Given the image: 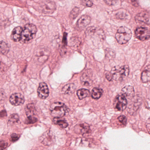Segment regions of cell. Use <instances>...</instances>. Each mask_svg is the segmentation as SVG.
I'll return each instance as SVG.
<instances>
[{
    "label": "cell",
    "instance_id": "3957f363",
    "mask_svg": "<svg viewBox=\"0 0 150 150\" xmlns=\"http://www.w3.org/2000/svg\"><path fill=\"white\" fill-rule=\"evenodd\" d=\"M129 72V66L127 65L115 67L112 68L111 71L113 79L117 81H120L125 79L128 77Z\"/></svg>",
    "mask_w": 150,
    "mask_h": 150
},
{
    "label": "cell",
    "instance_id": "7c38bea8",
    "mask_svg": "<svg viewBox=\"0 0 150 150\" xmlns=\"http://www.w3.org/2000/svg\"><path fill=\"white\" fill-rule=\"evenodd\" d=\"M135 19L137 22L150 24V14L147 12H141L135 16Z\"/></svg>",
    "mask_w": 150,
    "mask_h": 150
},
{
    "label": "cell",
    "instance_id": "5b68a950",
    "mask_svg": "<svg viewBox=\"0 0 150 150\" xmlns=\"http://www.w3.org/2000/svg\"><path fill=\"white\" fill-rule=\"evenodd\" d=\"M25 112L28 117V120L26 124H33L38 121L36 117V110L33 103H29L26 106Z\"/></svg>",
    "mask_w": 150,
    "mask_h": 150
},
{
    "label": "cell",
    "instance_id": "4316f807",
    "mask_svg": "<svg viewBox=\"0 0 150 150\" xmlns=\"http://www.w3.org/2000/svg\"><path fill=\"white\" fill-rule=\"evenodd\" d=\"M81 4L83 6L89 7L92 6L93 5V2L91 1H81Z\"/></svg>",
    "mask_w": 150,
    "mask_h": 150
},
{
    "label": "cell",
    "instance_id": "44dd1931",
    "mask_svg": "<svg viewBox=\"0 0 150 150\" xmlns=\"http://www.w3.org/2000/svg\"><path fill=\"white\" fill-rule=\"evenodd\" d=\"M88 73H84L83 75L81 77V83L85 86H90L92 83V81L90 79L89 75H88Z\"/></svg>",
    "mask_w": 150,
    "mask_h": 150
},
{
    "label": "cell",
    "instance_id": "d4e9b609",
    "mask_svg": "<svg viewBox=\"0 0 150 150\" xmlns=\"http://www.w3.org/2000/svg\"><path fill=\"white\" fill-rule=\"evenodd\" d=\"M19 116L17 114H14L11 115L9 117V122L12 123H15L19 121Z\"/></svg>",
    "mask_w": 150,
    "mask_h": 150
},
{
    "label": "cell",
    "instance_id": "ba28073f",
    "mask_svg": "<svg viewBox=\"0 0 150 150\" xmlns=\"http://www.w3.org/2000/svg\"><path fill=\"white\" fill-rule=\"evenodd\" d=\"M127 106V100L123 95L116 96L114 102L115 109L118 111H123L125 109Z\"/></svg>",
    "mask_w": 150,
    "mask_h": 150
},
{
    "label": "cell",
    "instance_id": "cb8c5ba5",
    "mask_svg": "<svg viewBox=\"0 0 150 150\" xmlns=\"http://www.w3.org/2000/svg\"><path fill=\"white\" fill-rule=\"evenodd\" d=\"M79 8L75 7L72 10L70 13V17L71 19H74L79 15Z\"/></svg>",
    "mask_w": 150,
    "mask_h": 150
},
{
    "label": "cell",
    "instance_id": "7402d4cb",
    "mask_svg": "<svg viewBox=\"0 0 150 150\" xmlns=\"http://www.w3.org/2000/svg\"><path fill=\"white\" fill-rule=\"evenodd\" d=\"M103 91L101 88H94L92 90V98L94 99H98L102 95Z\"/></svg>",
    "mask_w": 150,
    "mask_h": 150
},
{
    "label": "cell",
    "instance_id": "d6986e66",
    "mask_svg": "<svg viewBox=\"0 0 150 150\" xmlns=\"http://www.w3.org/2000/svg\"><path fill=\"white\" fill-rule=\"evenodd\" d=\"M75 86L74 84L71 83L65 85L62 88V91L64 93L66 94H72L75 91Z\"/></svg>",
    "mask_w": 150,
    "mask_h": 150
},
{
    "label": "cell",
    "instance_id": "f1b7e54d",
    "mask_svg": "<svg viewBox=\"0 0 150 150\" xmlns=\"http://www.w3.org/2000/svg\"><path fill=\"white\" fill-rule=\"evenodd\" d=\"M106 78L109 81H111V80L113 79V76L111 72H108L106 74Z\"/></svg>",
    "mask_w": 150,
    "mask_h": 150
},
{
    "label": "cell",
    "instance_id": "603a6c76",
    "mask_svg": "<svg viewBox=\"0 0 150 150\" xmlns=\"http://www.w3.org/2000/svg\"><path fill=\"white\" fill-rule=\"evenodd\" d=\"M9 51V47L5 42L1 41V54H5L8 53Z\"/></svg>",
    "mask_w": 150,
    "mask_h": 150
},
{
    "label": "cell",
    "instance_id": "9a60e30c",
    "mask_svg": "<svg viewBox=\"0 0 150 150\" xmlns=\"http://www.w3.org/2000/svg\"><path fill=\"white\" fill-rule=\"evenodd\" d=\"M122 95L125 97L130 99L133 97L134 95V90L133 87L131 86H127L124 87L122 89Z\"/></svg>",
    "mask_w": 150,
    "mask_h": 150
},
{
    "label": "cell",
    "instance_id": "9c48e42d",
    "mask_svg": "<svg viewBox=\"0 0 150 150\" xmlns=\"http://www.w3.org/2000/svg\"><path fill=\"white\" fill-rule=\"evenodd\" d=\"M136 38L141 41L150 38V29L145 27H139L136 29L135 32Z\"/></svg>",
    "mask_w": 150,
    "mask_h": 150
},
{
    "label": "cell",
    "instance_id": "52a82bcc",
    "mask_svg": "<svg viewBox=\"0 0 150 150\" xmlns=\"http://www.w3.org/2000/svg\"><path fill=\"white\" fill-rule=\"evenodd\" d=\"M38 8L44 13L52 14L56 10V6L54 2L46 1L39 3Z\"/></svg>",
    "mask_w": 150,
    "mask_h": 150
},
{
    "label": "cell",
    "instance_id": "83f0119b",
    "mask_svg": "<svg viewBox=\"0 0 150 150\" xmlns=\"http://www.w3.org/2000/svg\"><path fill=\"white\" fill-rule=\"evenodd\" d=\"M20 136L17 134L14 133V134H12L11 136V140L13 142H15V141H17L18 139H19Z\"/></svg>",
    "mask_w": 150,
    "mask_h": 150
},
{
    "label": "cell",
    "instance_id": "5bb4252c",
    "mask_svg": "<svg viewBox=\"0 0 150 150\" xmlns=\"http://www.w3.org/2000/svg\"><path fill=\"white\" fill-rule=\"evenodd\" d=\"M23 30V28L21 27H16L13 30L12 34V38L14 42L21 41Z\"/></svg>",
    "mask_w": 150,
    "mask_h": 150
},
{
    "label": "cell",
    "instance_id": "484cf974",
    "mask_svg": "<svg viewBox=\"0 0 150 150\" xmlns=\"http://www.w3.org/2000/svg\"><path fill=\"white\" fill-rule=\"evenodd\" d=\"M118 120L119 122L123 125H125L127 122V118L124 115H121L118 117Z\"/></svg>",
    "mask_w": 150,
    "mask_h": 150
},
{
    "label": "cell",
    "instance_id": "4fadbf2b",
    "mask_svg": "<svg viewBox=\"0 0 150 150\" xmlns=\"http://www.w3.org/2000/svg\"><path fill=\"white\" fill-rule=\"evenodd\" d=\"M91 18L87 15H83L78 20L77 26L79 28L83 29L90 23Z\"/></svg>",
    "mask_w": 150,
    "mask_h": 150
},
{
    "label": "cell",
    "instance_id": "6da1fadb",
    "mask_svg": "<svg viewBox=\"0 0 150 150\" xmlns=\"http://www.w3.org/2000/svg\"><path fill=\"white\" fill-rule=\"evenodd\" d=\"M50 110L52 115L54 117H63L68 111V108L61 102L53 103L50 105Z\"/></svg>",
    "mask_w": 150,
    "mask_h": 150
},
{
    "label": "cell",
    "instance_id": "1f68e13d",
    "mask_svg": "<svg viewBox=\"0 0 150 150\" xmlns=\"http://www.w3.org/2000/svg\"><path fill=\"white\" fill-rule=\"evenodd\" d=\"M66 38H67V35H64V38H63V41H64V43L66 44Z\"/></svg>",
    "mask_w": 150,
    "mask_h": 150
},
{
    "label": "cell",
    "instance_id": "2e32d148",
    "mask_svg": "<svg viewBox=\"0 0 150 150\" xmlns=\"http://www.w3.org/2000/svg\"><path fill=\"white\" fill-rule=\"evenodd\" d=\"M75 127H77V128H74L75 131L81 134L88 133L90 130L89 125L86 123L76 125Z\"/></svg>",
    "mask_w": 150,
    "mask_h": 150
},
{
    "label": "cell",
    "instance_id": "f546056e",
    "mask_svg": "<svg viewBox=\"0 0 150 150\" xmlns=\"http://www.w3.org/2000/svg\"><path fill=\"white\" fill-rule=\"evenodd\" d=\"M146 128L148 132L150 134V118H148L146 122Z\"/></svg>",
    "mask_w": 150,
    "mask_h": 150
},
{
    "label": "cell",
    "instance_id": "8992f818",
    "mask_svg": "<svg viewBox=\"0 0 150 150\" xmlns=\"http://www.w3.org/2000/svg\"><path fill=\"white\" fill-rule=\"evenodd\" d=\"M42 144L47 146L52 145L55 143L56 137L52 132L48 130L45 132L39 138Z\"/></svg>",
    "mask_w": 150,
    "mask_h": 150
},
{
    "label": "cell",
    "instance_id": "4dcf8cb0",
    "mask_svg": "<svg viewBox=\"0 0 150 150\" xmlns=\"http://www.w3.org/2000/svg\"><path fill=\"white\" fill-rule=\"evenodd\" d=\"M7 146L8 144L7 143H5V142H2V141H1V150L5 149Z\"/></svg>",
    "mask_w": 150,
    "mask_h": 150
},
{
    "label": "cell",
    "instance_id": "7a4b0ae2",
    "mask_svg": "<svg viewBox=\"0 0 150 150\" xmlns=\"http://www.w3.org/2000/svg\"><path fill=\"white\" fill-rule=\"evenodd\" d=\"M37 32V29L34 24H26L23 28L21 42L27 43L31 41L35 36Z\"/></svg>",
    "mask_w": 150,
    "mask_h": 150
},
{
    "label": "cell",
    "instance_id": "30bf717a",
    "mask_svg": "<svg viewBox=\"0 0 150 150\" xmlns=\"http://www.w3.org/2000/svg\"><path fill=\"white\" fill-rule=\"evenodd\" d=\"M9 101L12 105L17 106L23 104L25 101V100L24 96L21 94L15 93L10 96Z\"/></svg>",
    "mask_w": 150,
    "mask_h": 150
},
{
    "label": "cell",
    "instance_id": "277c9868",
    "mask_svg": "<svg viewBox=\"0 0 150 150\" xmlns=\"http://www.w3.org/2000/svg\"><path fill=\"white\" fill-rule=\"evenodd\" d=\"M132 37V32L129 29L125 27H121L117 30L115 38L117 42L121 45L126 43Z\"/></svg>",
    "mask_w": 150,
    "mask_h": 150
},
{
    "label": "cell",
    "instance_id": "ac0fdd59",
    "mask_svg": "<svg viewBox=\"0 0 150 150\" xmlns=\"http://www.w3.org/2000/svg\"><path fill=\"white\" fill-rule=\"evenodd\" d=\"M53 122L55 124L59 125L63 129L67 128L68 126L67 122L62 117H54L53 119Z\"/></svg>",
    "mask_w": 150,
    "mask_h": 150
},
{
    "label": "cell",
    "instance_id": "8fae6325",
    "mask_svg": "<svg viewBox=\"0 0 150 150\" xmlns=\"http://www.w3.org/2000/svg\"><path fill=\"white\" fill-rule=\"evenodd\" d=\"M38 94L41 99H45L48 97L49 95V90L46 83L41 82L39 84L38 89Z\"/></svg>",
    "mask_w": 150,
    "mask_h": 150
},
{
    "label": "cell",
    "instance_id": "e0dca14e",
    "mask_svg": "<svg viewBox=\"0 0 150 150\" xmlns=\"http://www.w3.org/2000/svg\"><path fill=\"white\" fill-rule=\"evenodd\" d=\"M141 79L142 82L144 83L150 81V65L147 66L142 72Z\"/></svg>",
    "mask_w": 150,
    "mask_h": 150
},
{
    "label": "cell",
    "instance_id": "ffe728a7",
    "mask_svg": "<svg viewBox=\"0 0 150 150\" xmlns=\"http://www.w3.org/2000/svg\"><path fill=\"white\" fill-rule=\"evenodd\" d=\"M90 92L88 89L82 88L79 89L77 92V95L80 100H82L89 96Z\"/></svg>",
    "mask_w": 150,
    "mask_h": 150
}]
</instances>
